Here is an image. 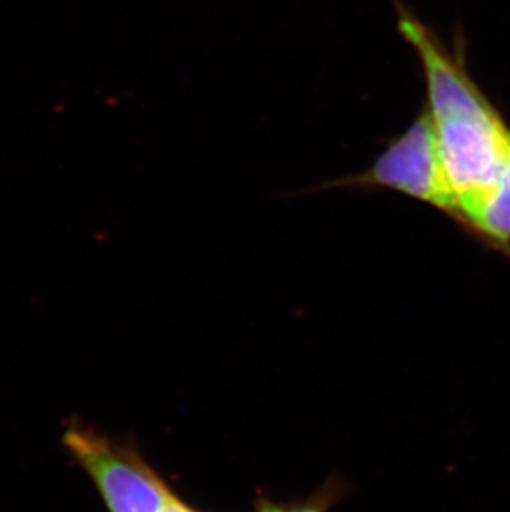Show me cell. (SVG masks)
<instances>
[{
    "label": "cell",
    "instance_id": "277c9868",
    "mask_svg": "<svg viewBox=\"0 0 510 512\" xmlns=\"http://www.w3.org/2000/svg\"><path fill=\"white\" fill-rule=\"evenodd\" d=\"M462 214L474 228L497 241L510 239V165L501 181L479 198L459 206Z\"/></svg>",
    "mask_w": 510,
    "mask_h": 512
},
{
    "label": "cell",
    "instance_id": "3957f363",
    "mask_svg": "<svg viewBox=\"0 0 510 512\" xmlns=\"http://www.w3.org/2000/svg\"><path fill=\"white\" fill-rule=\"evenodd\" d=\"M393 189L436 208L458 213L439 160L436 133L428 110L403 135L390 141L378 160L363 171L320 186V189Z\"/></svg>",
    "mask_w": 510,
    "mask_h": 512
},
{
    "label": "cell",
    "instance_id": "6da1fadb",
    "mask_svg": "<svg viewBox=\"0 0 510 512\" xmlns=\"http://www.w3.org/2000/svg\"><path fill=\"white\" fill-rule=\"evenodd\" d=\"M439 160L456 204L491 191L510 165V131L482 93L431 103Z\"/></svg>",
    "mask_w": 510,
    "mask_h": 512
},
{
    "label": "cell",
    "instance_id": "5b68a950",
    "mask_svg": "<svg viewBox=\"0 0 510 512\" xmlns=\"http://www.w3.org/2000/svg\"><path fill=\"white\" fill-rule=\"evenodd\" d=\"M340 494H342V486L333 479L305 501L274 504L264 499L257 504V512H327L340 499Z\"/></svg>",
    "mask_w": 510,
    "mask_h": 512
},
{
    "label": "cell",
    "instance_id": "7a4b0ae2",
    "mask_svg": "<svg viewBox=\"0 0 510 512\" xmlns=\"http://www.w3.org/2000/svg\"><path fill=\"white\" fill-rule=\"evenodd\" d=\"M62 445L97 486L110 512H161L171 493L140 453L78 421H68Z\"/></svg>",
    "mask_w": 510,
    "mask_h": 512
},
{
    "label": "cell",
    "instance_id": "8992f818",
    "mask_svg": "<svg viewBox=\"0 0 510 512\" xmlns=\"http://www.w3.org/2000/svg\"><path fill=\"white\" fill-rule=\"evenodd\" d=\"M161 512H198L196 509L191 508L188 504L184 503L183 499H179L176 494L171 491L168 498L164 501Z\"/></svg>",
    "mask_w": 510,
    "mask_h": 512
}]
</instances>
